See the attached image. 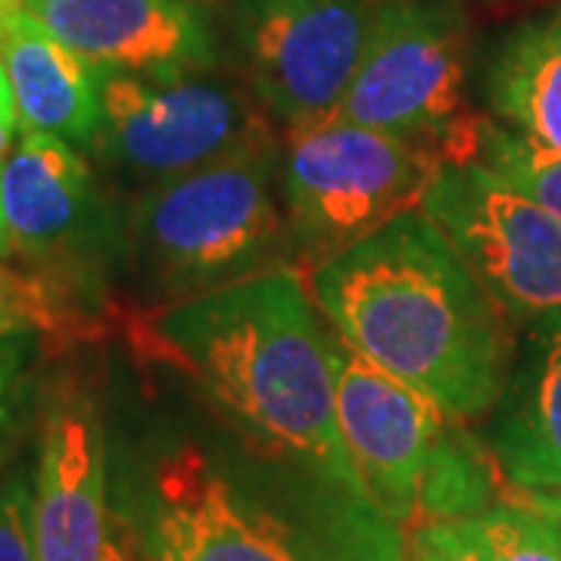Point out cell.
I'll return each instance as SVG.
<instances>
[{
    "label": "cell",
    "instance_id": "12",
    "mask_svg": "<svg viewBox=\"0 0 561 561\" xmlns=\"http://www.w3.org/2000/svg\"><path fill=\"white\" fill-rule=\"evenodd\" d=\"M110 534L106 427L98 387L79 368H66L44 387L38 405V561H103Z\"/></svg>",
    "mask_w": 561,
    "mask_h": 561
},
{
    "label": "cell",
    "instance_id": "16",
    "mask_svg": "<svg viewBox=\"0 0 561 561\" xmlns=\"http://www.w3.org/2000/svg\"><path fill=\"white\" fill-rule=\"evenodd\" d=\"M483 98L502 125L561 153V10L512 28L483 72Z\"/></svg>",
    "mask_w": 561,
    "mask_h": 561
},
{
    "label": "cell",
    "instance_id": "10",
    "mask_svg": "<svg viewBox=\"0 0 561 561\" xmlns=\"http://www.w3.org/2000/svg\"><path fill=\"white\" fill-rule=\"evenodd\" d=\"M375 0H234L231 41L247 88L300 135L337 119L359 72Z\"/></svg>",
    "mask_w": 561,
    "mask_h": 561
},
{
    "label": "cell",
    "instance_id": "24",
    "mask_svg": "<svg viewBox=\"0 0 561 561\" xmlns=\"http://www.w3.org/2000/svg\"><path fill=\"white\" fill-rule=\"evenodd\" d=\"M103 561H147L135 530L128 527L122 515H113V534H110V546H106Z\"/></svg>",
    "mask_w": 561,
    "mask_h": 561
},
{
    "label": "cell",
    "instance_id": "7",
    "mask_svg": "<svg viewBox=\"0 0 561 561\" xmlns=\"http://www.w3.org/2000/svg\"><path fill=\"white\" fill-rule=\"evenodd\" d=\"M101 106L91 153L144 191L231 157L280 147L260 98L209 72L181 79L101 72Z\"/></svg>",
    "mask_w": 561,
    "mask_h": 561
},
{
    "label": "cell",
    "instance_id": "1",
    "mask_svg": "<svg viewBox=\"0 0 561 561\" xmlns=\"http://www.w3.org/2000/svg\"><path fill=\"white\" fill-rule=\"evenodd\" d=\"M234 427V424H231ZM147 561H412L359 486L234 427V449L175 431L140 461L131 518Z\"/></svg>",
    "mask_w": 561,
    "mask_h": 561
},
{
    "label": "cell",
    "instance_id": "21",
    "mask_svg": "<svg viewBox=\"0 0 561 561\" xmlns=\"http://www.w3.org/2000/svg\"><path fill=\"white\" fill-rule=\"evenodd\" d=\"M32 362H35L32 334H16V337L0 341V461L10 456L13 443L20 437Z\"/></svg>",
    "mask_w": 561,
    "mask_h": 561
},
{
    "label": "cell",
    "instance_id": "11",
    "mask_svg": "<svg viewBox=\"0 0 561 561\" xmlns=\"http://www.w3.org/2000/svg\"><path fill=\"white\" fill-rule=\"evenodd\" d=\"M0 216L13 253L101 309L110 265L125 250V216L91 165L54 135H20L0 169Z\"/></svg>",
    "mask_w": 561,
    "mask_h": 561
},
{
    "label": "cell",
    "instance_id": "14",
    "mask_svg": "<svg viewBox=\"0 0 561 561\" xmlns=\"http://www.w3.org/2000/svg\"><path fill=\"white\" fill-rule=\"evenodd\" d=\"M0 66L22 135H54L94 150L101 131V72L69 50L25 7L0 28Z\"/></svg>",
    "mask_w": 561,
    "mask_h": 561
},
{
    "label": "cell",
    "instance_id": "4",
    "mask_svg": "<svg viewBox=\"0 0 561 561\" xmlns=\"http://www.w3.org/2000/svg\"><path fill=\"white\" fill-rule=\"evenodd\" d=\"M280 147L231 157L140 191L125 213V250L153 309L297 268L280 191Z\"/></svg>",
    "mask_w": 561,
    "mask_h": 561
},
{
    "label": "cell",
    "instance_id": "25",
    "mask_svg": "<svg viewBox=\"0 0 561 561\" xmlns=\"http://www.w3.org/2000/svg\"><path fill=\"white\" fill-rule=\"evenodd\" d=\"M13 256V243L7 238V228H3V216H0V260Z\"/></svg>",
    "mask_w": 561,
    "mask_h": 561
},
{
    "label": "cell",
    "instance_id": "22",
    "mask_svg": "<svg viewBox=\"0 0 561 561\" xmlns=\"http://www.w3.org/2000/svg\"><path fill=\"white\" fill-rule=\"evenodd\" d=\"M412 561H486L474 522H421L405 530Z\"/></svg>",
    "mask_w": 561,
    "mask_h": 561
},
{
    "label": "cell",
    "instance_id": "17",
    "mask_svg": "<svg viewBox=\"0 0 561 561\" xmlns=\"http://www.w3.org/2000/svg\"><path fill=\"white\" fill-rule=\"evenodd\" d=\"M471 522L486 561H561L559 493L515 486Z\"/></svg>",
    "mask_w": 561,
    "mask_h": 561
},
{
    "label": "cell",
    "instance_id": "6",
    "mask_svg": "<svg viewBox=\"0 0 561 561\" xmlns=\"http://www.w3.org/2000/svg\"><path fill=\"white\" fill-rule=\"evenodd\" d=\"M280 191L297 265H321L415 209L443 169L440 153L356 122L287 135Z\"/></svg>",
    "mask_w": 561,
    "mask_h": 561
},
{
    "label": "cell",
    "instance_id": "15",
    "mask_svg": "<svg viewBox=\"0 0 561 561\" xmlns=\"http://www.w3.org/2000/svg\"><path fill=\"white\" fill-rule=\"evenodd\" d=\"M486 446L515 486L561 493V328L530 334L512 359Z\"/></svg>",
    "mask_w": 561,
    "mask_h": 561
},
{
    "label": "cell",
    "instance_id": "13",
    "mask_svg": "<svg viewBox=\"0 0 561 561\" xmlns=\"http://www.w3.org/2000/svg\"><path fill=\"white\" fill-rule=\"evenodd\" d=\"M98 72L181 79L213 72L219 35L201 0H22Z\"/></svg>",
    "mask_w": 561,
    "mask_h": 561
},
{
    "label": "cell",
    "instance_id": "26",
    "mask_svg": "<svg viewBox=\"0 0 561 561\" xmlns=\"http://www.w3.org/2000/svg\"><path fill=\"white\" fill-rule=\"evenodd\" d=\"M559 508H561V493H559Z\"/></svg>",
    "mask_w": 561,
    "mask_h": 561
},
{
    "label": "cell",
    "instance_id": "5",
    "mask_svg": "<svg viewBox=\"0 0 561 561\" xmlns=\"http://www.w3.org/2000/svg\"><path fill=\"white\" fill-rule=\"evenodd\" d=\"M337 421L362 490L402 534L465 522L500 500V465L459 419L331 331Z\"/></svg>",
    "mask_w": 561,
    "mask_h": 561
},
{
    "label": "cell",
    "instance_id": "20",
    "mask_svg": "<svg viewBox=\"0 0 561 561\" xmlns=\"http://www.w3.org/2000/svg\"><path fill=\"white\" fill-rule=\"evenodd\" d=\"M0 561H38L35 474L10 471L0 481Z\"/></svg>",
    "mask_w": 561,
    "mask_h": 561
},
{
    "label": "cell",
    "instance_id": "9",
    "mask_svg": "<svg viewBox=\"0 0 561 561\" xmlns=\"http://www.w3.org/2000/svg\"><path fill=\"white\" fill-rule=\"evenodd\" d=\"M421 209L515 328H561V221L552 213L483 162H446Z\"/></svg>",
    "mask_w": 561,
    "mask_h": 561
},
{
    "label": "cell",
    "instance_id": "23",
    "mask_svg": "<svg viewBox=\"0 0 561 561\" xmlns=\"http://www.w3.org/2000/svg\"><path fill=\"white\" fill-rule=\"evenodd\" d=\"M16 135H22L16 101H13V91H10L7 76H0V169H3V162L10 160V153H13L16 140H20Z\"/></svg>",
    "mask_w": 561,
    "mask_h": 561
},
{
    "label": "cell",
    "instance_id": "18",
    "mask_svg": "<svg viewBox=\"0 0 561 561\" xmlns=\"http://www.w3.org/2000/svg\"><path fill=\"white\" fill-rule=\"evenodd\" d=\"M91 316H98V309H91L60 280L28 265L16 268L0 262V341L16 334H47L66 341L81 337Z\"/></svg>",
    "mask_w": 561,
    "mask_h": 561
},
{
    "label": "cell",
    "instance_id": "19",
    "mask_svg": "<svg viewBox=\"0 0 561 561\" xmlns=\"http://www.w3.org/2000/svg\"><path fill=\"white\" fill-rule=\"evenodd\" d=\"M465 162H483L561 221V153L478 113Z\"/></svg>",
    "mask_w": 561,
    "mask_h": 561
},
{
    "label": "cell",
    "instance_id": "27",
    "mask_svg": "<svg viewBox=\"0 0 561 561\" xmlns=\"http://www.w3.org/2000/svg\"><path fill=\"white\" fill-rule=\"evenodd\" d=\"M0 76H3V66H0Z\"/></svg>",
    "mask_w": 561,
    "mask_h": 561
},
{
    "label": "cell",
    "instance_id": "8",
    "mask_svg": "<svg viewBox=\"0 0 561 561\" xmlns=\"http://www.w3.org/2000/svg\"><path fill=\"white\" fill-rule=\"evenodd\" d=\"M471 32L459 0H375L359 72L337 119L440 153L468 119Z\"/></svg>",
    "mask_w": 561,
    "mask_h": 561
},
{
    "label": "cell",
    "instance_id": "3",
    "mask_svg": "<svg viewBox=\"0 0 561 561\" xmlns=\"http://www.w3.org/2000/svg\"><path fill=\"white\" fill-rule=\"evenodd\" d=\"M331 331L459 421L493 412L512 368V321L415 206L309 272Z\"/></svg>",
    "mask_w": 561,
    "mask_h": 561
},
{
    "label": "cell",
    "instance_id": "2",
    "mask_svg": "<svg viewBox=\"0 0 561 561\" xmlns=\"http://www.w3.org/2000/svg\"><path fill=\"white\" fill-rule=\"evenodd\" d=\"M128 334L138 359L175 368L243 437L362 490L337 421L331 331L300 268L150 309Z\"/></svg>",
    "mask_w": 561,
    "mask_h": 561
}]
</instances>
